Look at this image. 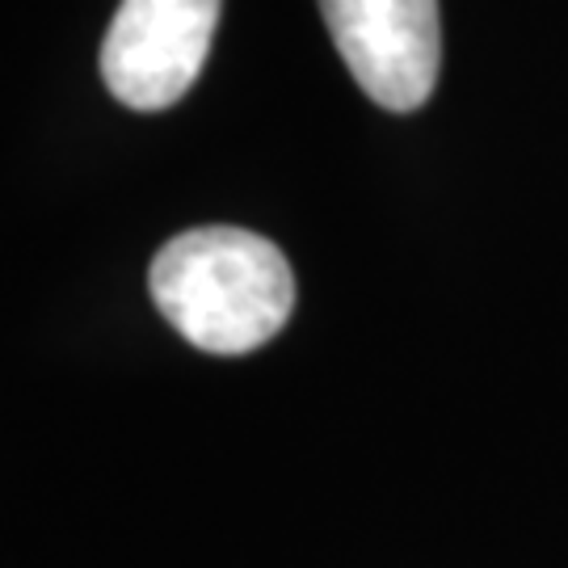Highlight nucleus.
Segmentation results:
<instances>
[{
    "mask_svg": "<svg viewBox=\"0 0 568 568\" xmlns=\"http://www.w3.org/2000/svg\"><path fill=\"white\" fill-rule=\"evenodd\" d=\"M161 316L203 354L262 349L295 312L283 248L244 227H194L164 244L148 270Z\"/></svg>",
    "mask_w": 568,
    "mask_h": 568,
    "instance_id": "f257e3e1",
    "label": "nucleus"
},
{
    "mask_svg": "<svg viewBox=\"0 0 568 568\" xmlns=\"http://www.w3.org/2000/svg\"><path fill=\"white\" fill-rule=\"evenodd\" d=\"M224 0H122L102 42V81L131 110H169L199 81Z\"/></svg>",
    "mask_w": 568,
    "mask_h": 568,
    "instance_id": "f03ea898",
    "label": "nucleus"
},
{
    "mask_svg": "<svg viewBox=\"0 0 568 568\" xmlns=\"http://www.w3.org/2000/svg\"><path fill=\"white\" fill-rule=\"evenodd\" d=\"M321 13L371 102L396 114L429 102L443 63L438 0H321Z\"/></svg>",
    "mask_w": 568,
    "mask_h": 568,
    "instance_id": "7ed1b4c3",
    "label": "nucleus"
}]
</instances>
